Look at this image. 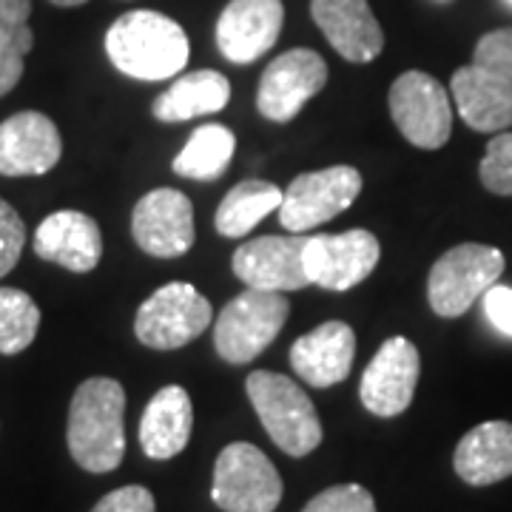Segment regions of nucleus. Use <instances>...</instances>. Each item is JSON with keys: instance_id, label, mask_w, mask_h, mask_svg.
<instances>
[{"instance_id": "f03ea898", "label": "nucleus", "mask_w": 512, "mask_h": 512, "mask_svg": "<svg viewBox=\"0 0 512 512\" xmlns=\"http://www.w3.org/2000/svg\"><path fill=\"white\" fill-rule=\"evenodd\" d=\"M106 55L126 77L154 83L180 77L188 66V35L177 20L151 9H134L111 23L106 32Z\"/></svg>"}, {"instance_id": "0eeeda50", "label": "nucleus", "mask_w": 512, "mask_h": 512, "mask_svg": "<svg viewBox=\"0 0 512 512\" xmlns=\"http://www.w3.org/2000/svg\"><path fill=\"white\" fill-rule=\"evenodd\" d=\"M211 319V302L191 282H168L140 305L134 333L146 348L177 350L202 336Z\"/></svg>"}, {"instance_id": "f3484780", "label": "nucleus", "mask_w": 512, "mask_h": 512, "mask_svg": "<svg viewBox=\"0 0 512 512\" xmlns=\"http://www.w3.org/2000/svg\"><path fill=\"white\" fill-rule=\"evenodd\" d=\"M311 15L322 35L350 63L382 55L384 32L367 0H311Z\"/></svg>"}, {"instance_id": "473e14b6", "label": "nucleus", "mask_w": 512, "mask_h": 512, "mask_svg": "<svg viewBox=\"0 0 512 512\" xmlns=\"http://www.w3.org/2000/svg\"><path fill=\"white\" fill-rule=\"evenodd\" d=\"M484 313L493 322L495 330H501L504 336H512V288L495 282L490 291L481 296Z\"/></svg>"}, {"instance_id": "5701e85b", "label": "nucleus", "mask_w": 512, "mask_h": 512, "mask_svg": "<svg viewBox=\"0 0 512 512\" xmlns=\"http://www.w3.org/2000/svg\"><path fill=\"white\" fill-rule=\"evenodd\" d=\"M231 100V83L225 74L214 69H200V72L180 74L157 100H154V117L163 123H185L194 117L217 114L228 106Z\"/></svg>"}, {"instance_id": "aec40b11", "label": "nucleus", "mask_w": 512, "mask_h": 512, "mask_svg": "<svg viewBox=\"0 0 512 512\" xmlns=\"http://www.w3.org/2000/svg\"><path fill=\"white\" fill-rule=\"evenodd\" d=\"M356 359V333L345 322H325L299 336L291 348L293 373L311 387L345 382Z\"/></svg>"}, {"instance_id": "72a5a7b5", "label": "nucleus", "mask_w": 512, "mask_h": 512, "mask_svg": "<svg viewBox=\"0 0 512 512\" xmlns=\"http://www.w3.org/2000/svg\"><path fill=\"white\" fill-rule=\"evenodd\" d=\"M49 3L63 6V9H72V6H83V3H89V0H49Z\"/></svg>"}, {"instance_id": "a878e982", "label": "nucleus", "mask_w": 512, "mask_h": 512, "mask_svg": "<svg viewBox=\"0 0 512 512\" xmlns=\"http://www.w3.org/2000/svg\"><path fill=\"white\" fill-rule=\"evenodd\" d=\"M29 15L32 0H0V97L18 86L23 77V57L35 46Z\"/></svg>"}, {"instance_id": "9d476101", "label": "nucleus", "mask_w": 512, "mask_h": 512, "mask_svg": "<svg viewBox=\"0 0 512 512\" xmlns=\"http://www.w3.org/2000/svg\"><path fill=\"white\" fill-rule=\"evenodd\" d=\"M328 83V63L313 49H291L271 60L256 89V109L271 123H291Z\"/></svg>"}, {"instance_id": "2eb2a0df", "label": "nucleus", "mask_w": 512, "mask_h": 512, "mask_svg": "<svg viewBox=\"0 0 512 512\" xmlns=\"http://www.w3.org/2000/svg\"><path fill=\"white\" fill-rule=\"evenodd\" d=\"M282 23V0H231L217 20V46L231 63H254L274 49Z\"/></svg>"}, {"instance_id": "1a4fd4ad", "label": "nucleus", "mask_w": 512, "mask_h": 512, "mask_svg": "<svg viewBox=\"0 0 512 512\" xmlns=\"http://www.w3.org/2000/svg\"><path fill=\"white\" fill-rule=\"evenodd\" d=\"M390 117L404 140L424 151L444 146L453 131L450 94L433 74H399L390 89Z\"/></svg>"}, {"instance_id": "7ed1b4c3", "label": "nucleus", "mask_w": 512, "mask_h": 512, "mask_svg": "<svg viewBox=\"0 0 512 512\" xmlns=\"http://www.w3.org/2000/svg\"><path fill=\"white\" fill-rule=\"evenodd\" d=\"M245 393L274 444L293 458L313 453L322 444V421L308 393L291 376L254 370L245 379Z\"/></svg>"}, {"instance_id": "c85d7f7f", "label": "nucleus", "mask_w": 512, "mask_h": 512, "mask_svg": "<svg viewBox=\"0 0 512 512\" xmlns=\"http://www.w3.org/2000/svg\"><path fill=\"white\" fill-rule=\"evenodd\" d=\"M302 512H376V501L362 484H336L313 495Z\"/></svg>"}, {"instance_id": "393cba45", "label": "nucleus", "mask_w": 512, "mask_h": 512, "mask_svg": "<svg viewBox=\"0 0 512 512\" xmlns=\"http://www.w3.org/2000/svg\"><path fill=\"white\" fill-rule=\"evenodd\" d=\"M237 148V137L220 123L200 126L185 148L174 157V174L188 177V180H217L222 171L228 168L231 157Z\"/></svg>"}, {"instance_id": "bb28decb", "label": "nucleus", "mask_w": 512, "mask_h": 512, "mask_svg": "<svg viewBox=\"0 0 512 512\" xmlns=\"http://www.w3.org/2000/svg\"><path fill=\"white\" fill-rule=\"evenodd\" d=\"M40 308L26 291L0 288V353L15 356L35 342Z\"/></svg>"}, {"instance_id": "39448f33", "label": "nucleus", "mask_w": 512, "mask_h": 512, "mask_svg": "<svg viewBox=\"0 0 512 512\" xmlns=\"http://www.w3.org/2000/svg\"><path fill=\"white\" fill-rule=\"evenodd\" d=\"M501 274L504 254L498 248L481 242L456 245L439 256V262L427 276L430 308L444 319L464 316L501 279Z\"/></svg>"}, {"instance_id": "412c9836", "label": "nucleus", "mask_w": 512, "mask_h": 512, "mask_svg": "<svg viewBox=\"0 0 512 512\" xmlns=\"http://www.w3.org/2000/svg\"><path fill=\"white\" fill-rule=\"evenodd\" d=\"M194 430V404L188 390L180 384H168L154 393L146 413L140 419V444L143 453L154 461L180 456Z\"/></svg>"}, {"instance_id": "ddd939ff", "label": "nucleus", "mask_w": 512, "mask_h": 512, "mask_svg": "<svg viewBox=\"0 0 512 512\" xmlns=\"http://www.w3.org/2000/svg\"><path fill=\"white\" fill-rule=\"evenodd\" d=\"M131 234L148 256L174 259L188 254L197 237L194 205L174 188H154L134 205Z\"/></svg>"}, {"instance_id": "2f4dec72", "label": "nucleus", "mask_w": 512, "mask_h": 512, "mask_svg": "<svg viewBox=\"0 0 512 512\" xmlns=\"http://www.w3.org/2000/svg\"><path fill=\"white\" fill-rule=\"evenodd\" d=\"M154 495L146 487L140 484H128V487H120L114 493L103 495L97 504H94L92 512H154Z\"/></svg>"}, {"instance_id": "f257e3e1", "label": "nucleus", "mask_w": 512, "mask_h": 512, "mask_svg": "<svg viewBox=\"0 0 512 512\" xmlns=\"http://www.w3.org/2000/svg\"><path fill=\"white\" fill-rule=\"evenodd\" d=\"M126 390L97 376L74 390L69 407V453L86 473H111L126 456Z\"/></svg>"}, {"instance_id": "9b49d317", "label": "nucleus", "mask_w": 512, "mask_h": 512, "mask_svg": "<svg viewBox=\"0 0 512 512\" xmlns=\"http://www.w3.org/2000/svg\"><path fill=\"white\" fill-rule=\"evenodd\" d=\"M379 239L353 228L345 234H316L305 242V274L311 285L328 291H350L379 265Z\"/></svg>"}, {"instance_id": "4468645a", "label": "nucleus", "mask_w": 512, "mask_h": 512, "mask_svg": "<svg viewBox=\"0 0 512 512\" xmlns=\"http://www.w3.org/2000/svg\"><path fill=\"white\" fill-rule=\"evenodd\" d=\"M305 234L248 239L234 251V274L256 291H302L308 288L305 274Z\"/></svg>"}, {"instance_id": "a211bd4d", "label": "nucleus", "mask_w": 512, "mask_h": 512, "mask_svg": "<svg viewBox=\"0 0 512 512\" xmlns=\"http://www.w3.org/2000/svg\"><path fill=\"white\" fill-rule=\"evenodd\" d=\"M35 254L74 274H89L103 259L100 225L83 211H55L37 225Z\"/></svg>"}, {"instance_id": "f8f14e48", "label": "nucleus", "mask_w": 512, "mask_h": 512, "mask_svg": "<svg viewBox=\"0 0 512 512\" xmlns=\"http://www.w3.org/2000/svg\"><path fill=\"white\" fill-rule=\"evenodd\" d=\"M419 376L421 356L416 345L404 336H393L376 350L373 362L367 365L359 384V399L379 419L402 416L416 396Z\"/></svg>"}, {"instance_id": "6ab92c4d", "label": "nucleus", "mask_w": 512, "mask_h": 512, "mask_svg": "<svg viewBox=\"0 0 512 512\" xmlns=\"http://www.w3.org/2000/svg\"><path fill=\"white\" fill-rule=\"evenodd\" d=\"M450 92L461 120L481 134H501L512 126V80L481 69L476 63L461 66Z\"/></svg>"}, {"instance_id": "c756f323", "label": "nucleus", "mask_w": 512, "mask_h": 512, "mask_svg": "<svg viewBox=\"0 0 512 512\" xmlns=\"http://www.w3.org/2000/svg\"><path fill=\"white\" fill-rule=\"evenodd\" d=\"M473 63L498 77L512 80V26L495 29L481 37L476 43V52H473Z\"/></svg>"}, {"instance_id": "cd10ccee", "label": "nucleus", "mask_w": 512, "mask_h": 512, "mask_svg": "<svg viewBox=\"0 0 512 512\" xmlns=\"http://www.w3.org/2000/svg\"><path fill=\"white\" fill-rule=\"evenodd\" d=\"M478 177L495 197H512V131H501L487 143V154L478 165Z\"/></svg>"}, {"instance_id": "4be33fe9", "label": "nucleus", "mask_w": 512, "mask_h": 512, "mask_svg": "<svg viewBox=\"0 0 512 512\" xmlns=\"http://www.w3.org/2000/svg\"><path fill=\"white\" fill-rule=\"evenodd\" d=\"M458 478L470 487H490L512 476V424L484 421L458 441L453 456Z\"/></svg>"}, {"instance_id": "b1692460", "label": "nucleus", "mask_w": 512, "mask_h": 512, "mask_svg": "<svg viewBox=\"0 0 512 512\" xmlns=\"http://www.w3.org/2000/svg\"><path fill=\"white\" fill-rule=\"evenodd\" d=\"M282 194L285 191H279L268 180H242L225 194L217 208V231L228 239L248 237L251 228L279 211Z\"/></svg>"}, {"instance_id": "dca6fc26", "label": "nucleus", "mask_w": 512, "mask_h": 512, "mask_svg": "<svg viewBox=\"0 0 512 512\" xmlns=\"http://www.w3.org/2000/svg\"><path fill=\"white\" fill-rule=\"evenodd\" d=\"M63 140L57 126L40 111H20L0 123V174L37 177L60 163Z\"/></svg>"}, {"instance_id": "f704fd0d", "label": "nucleus", "mask_w": 512, "mask_h": 512, "mask_svg": "<svg viewBox=\"0 0 512 512\" xmlns=\"http://www.w3.org/2000/svg\"><path fill=\"white\" fill-rule=\"evenodd\" d=\"M507 3H510V6H512V0H507Z\"/></svg>"}, {"instance_id": "20e7f679", "label": "nucleus", "mask_w": 512, "mask_h": 512, "mask_svg": "<svg viewBox=\"0 0 512 512\" xmlns=\"http://www.w3.org/2000/svg\"><path fill=\"white\" fill-rule=\"evenodd\" d=\"M291 313V302L285 293L276 291H245L234 296L214 325V345L225 362L248 365L265 348H271L279 330L285 328Z\"/></svg>"}, {"instance_id": "7c9ffc66", "label": "nucleus", "mask_w": 512, "mask_h": 512, "mask_svg": "<svg viewBox=\"0 0 512 512\" xmlns=\"http://www.w3.org/2000/svg\"><path fill=\"white\" fill-rule=\"evenodd\" d=\"M23 242H26L23 220L9 202L0 200V279L18 265L20 254H23Z\"/></svg>"}, {"instance_id": "6e6552de", "label": "nucleus", "mask_w": 512, "mask_h": 512, "mask_svg": "<svg viewBox=\"0 0 512 512\" xmlns=\"http://www.w3.org/2000/svg\"><path fill=\"white\" fill-rule=\"evenodd\" d=\"M362 194V174L353 165H330L299 174L282 194L279 222L288 234H305L348 211Z\"/></svg>"}, {"instance_id": "423d86ee", "label": "nucleus", "mask_w": 512, "mask_h": 512, "mask_svg": "<svg viewBox=\"0 0 512 512\" xmlns=\"http://www.w3.org/2000/svg\"><path fill=\"white\" fill-rule=\"evenodd\" d=\"M211 498L225 512H274L282 501V478L259 447L234 441L217 456Z\"/></svg>"}]
</instances>
